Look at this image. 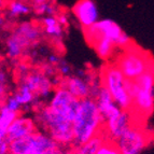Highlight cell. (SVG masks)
Masks as SVG:
<instances>
[{
	"mask_svg": "<svg viewBox=\"0 0 154 154\" xmlns=\"http://www.w3.org/2000/svg\"><path fill=\"white\" fill-rule=\"evenodd\" d=\"M29 72H30V70H29L28 66L26 64H24V63H21V64L17 66V75H20V80L25 78Z\"/></svg>",
	"mask_w": 154,
	"mask_h": 154,
	"instance_id": "27",
	"label": "cell"
},
{
	"mask_svg": "<svg viewBox=\"0 0 154 154\" xmlns=\"http://www.w3.org/2000/svg\"><path fill=\"white\" fill-rule=\"evenodd\" d=\"M5 106L10 111H13V112H16V113H20L22 110L21 105L16 101V99L13 97V95H10L8 98H7V100H5Z\"/></svg>",
	"mask_w": 154,
	"mask_h": 154,
	"instance_id": "24",
	"label": "cell"
},
{
	"mask_svg": "<svg viewBox=\"0 0 154 154\" xmlns=\"http://www.w3.org/2000/svg\"><path fill=\"white\" fill-rule=\"evenodd\" d=\"M134 124L131 111L120 109L103 122V134L107 139L116 141Z\"/></svg>",
	"mask_w": 154,
	"mask_h": 154,
	"instance_id": "10",
	"label": "cell"
},
{
	"mask_svg": "<svg viewBox=\"0 0 154 154\" xmlns=\"http://www.w3.org/2000/svg\"><path fill=\"white\" fill-rule=\"evenodd\" d=\"M100 82L112 96L114 103L121 109L131 110L133 99L129 93V83L116 64L106 65L100 72Z\"/></svg>",
	"mask_w": 154,
	"mask_h": 154,
	"instance_id": "5",
	"label": "cell"
},
{
	"mask_svg": "<svg viewBox=\"0 0 154 154\" xmlns=\"http://www.w3.org/2000/svg\"><path fill=\"white\" fill-rule=\"evenodd\" d=\"M153 135L141 126L134 123L116 141L122 154H141L153 141Z\"/></svg>",
	"mask_w": 154,
	"mask_h": 154,
	"instance_id": "8",
	"label": "cell"
},
{
	"mask_svg": "<svg viewBox=\"0 0 154 154\" xmlns=\"http://www.w3.org/2000/svg\"><path fill=\"white\" fill-rule=\"evenodd\" d=\"M7 8V17L11 20L28 15L31 11L30 5L22 0H11L5 5Z\"/></svg>",
	"mask_w": 154,
	"mask_h": 154,
	"instance_id": "17",
	"label": "cell"
},
{
	"mask_svg": "<svg viewBox=\"0 0 154 154\" xmlns=\"http://www.w3.org/2000/svg\"><path fill=\"white\" fill-rule=\"evenodd\" d=\"M63 148H57V149H53V150H49V151H45V152H42V153H39V154H59L60 150Z\"/></svg>",
	"mask_w": 154,
	"mask_h": 154,
	"instance_id": "31",
	"label": "cell"
},
{
	"mask_svg": "<svg viewBox=\"0 0 154 154\" xmlns=\"http://www.w3.org/2000/svg\"><path fill=\"white\" fill-rule=\"evenodd\" d=\"M103 122L95 99L86 98L80 100L79 108L73 119V146L85 143L103 134Z\"/></svg>",
	"mask_w": 154,
	"mask_h": 154,
	"instance_id": "1",
	"label": "cell"
},
{
	"mask_svg": "<svg viewBox=\"0 0 154 154\" xmlns=\"http://www.w3.org/2000/svg\"><path fill=\"white\" fill-rule=\"evenodd\" d=\"M12 95L16 99V101L21 105L22 109H28L30 106H33L35 103H39L38 97L27 86L21 84V83Z\"/></svg>",
	"mask_w": 154,
	"mask_h": 154,
	"instance_id": "16",
	"label": "cell"
},
{
	"mask_svg": "<svg viewBox=\"0 0 154 154\" xmlns=\"http://www.w3.org/2000/svg\"><path fill=\"white\" fill-rule=\"evenodd\" d=\"M41 27L45 35L56 45H60L64 37V27L57 21L56 16H43L41 18Z\"/></svg>",
	"mask_w": 154,
	"mask_h": 154,
	"instance_id": "15",
	"label": "cell"
},
{
	"mask_svg": "<svg viewBox=\"0 0 154 154\" xmlns=\"http://www.w3.org/2000/svg\"><path fill=\"white\" fill-rule=\"evenodd\" d=\"M8 93H9V85L0 83V107L5 105V100L9 97Z\"/></svg>",
	"mask_w": 154,
	"mask_h": 154,
	"instance_id": "25",
	"label": "cell"
},
{
	"mask_svg": "<svg viewBox=\"0 0 154 154\" xmlns=\"http://www.w3.org/2000/svg\"><path fill=\"white\" fill-rule=\"evenodd\" d=\"M5 5H7V3H5V0H0V9H2Z\"/></svg>",
	"mask_w": 154,
	"mask_h": 154,
	"instance_id": "34",
	"label": "cell"
},
{
	"mask_svg": "<svg viewBox=\"0 0 154 154\" xmlns=\"http://www.w3.org/2000/svg\"><path fill=\"white\" fill-rule=\"evenodd\" d=\"M56 17H57L58 23L60 24L63 27L68 26V24H69V20H68V16H67L66 14H64V13H58V14L56 15Z\"/></svg>",
	"mask_w": 154,
	"mask_h": 154,
	"instance_id": "28",
	"label": "cell"
},
{
	"mask_svg": "<svg viewBox=\"0 0 154 154\" xmlns=\"http://www.w3.org/2000/svg\"><path fill=\"white\" fill-rule=\"evenodd\" d=\"M57 69V73L58 75H60V79H67L69 78L70 75H72V68L68 63L65 60V59H62L59 64L56 66Z\"/></svg>",
	"mask_w": 154,
	"mask_h": 154,
	"instance_id": "23",
	"label": "cell"
},
{
	"mask_svg": "<svg viewBox=\"0 0 154 154\" xmlns=\"http://www.w3.org/2000/svg\"><path fill=\"white\" fill-rule=\"evenodd\" d=\"M36 123L59 146H73V120L54 111L48 105L40 106L36 113Z\"/></svg>",
	"mask_w": 154,
	"mask_h": 154,
	"instance_id": "2",
	"label": "cell"
},
{
	"mask_svg": "<svg viewBox=\"0 0 154 154\" xmlns=\"http://www.w3.org/2000/svg\"><path fill=\"white\" fill-rule=\"evenodd\" d=\"M0 83L9 85V75L5 69H0Z\"/></svg>",
	"mask_w": 154,
	"mask_h": 154,
	"instance_id": "29",
	"label": "cell"
},
{
	"mask_svg": "<svg viewBox=\"0 0 154 154\" xmlns=\"http://www.w3.org/2000/svg\"><path fill=\"white\" fill-rule=\"evenodd\" d=\"M71 11L83 29L88 28L99 21V11L94 0H78Z\"/></svg>",
	"mask_w": 154,
	"mask_h": 154,
	"instance_id": "12",
	"label": "cell"
},
{
	"mask_svg": "<svg viewBox=\"0 0 154 154\" xmlns=\"http://www.w3.org/2000/svg\"><path fill=\"white\" fill-rule=\"evenodd\" d=\"M96 154H122V153L119 150L116 141L106 138L105 141L103 142V144L99 146V149H98Z\"/></svg>",
	"mask_w": 154,
	"mask_h": 154,
	"instance_id": "22",
	"label": "cell"
},
{
	"mask_svg": "<svg viewBox=\"0 0 154 154\" xmlns=\"http://www.w3.org/2000/svg\"><path fill=\"white\" fill-rule=\"evenodd\" d=\"M37 131V123L29 116H18L17 119L13 122L7 131L8 141H13L16 139L24 138Z\"/></svg>",
	"mask_w": 154,
	"mask_h": 154,
	"instance_id": "13",
	"label": "cell"
},
{
	"mask_svg": "<svg viewBox=\"0 0 154 154\" xmlns=\"http://www.w3.org/2000/svg\"><path fill=\"white\" fill-rule=\"evenodd\" d=\"M133 106L131 112L146 118L154 110V67L129 83Z\"/></svg>",
	"mask_w": 154,
	"mask_h": 154,
	"instance_id": "4",
	"label": "cell"
},
{
	"mask_svg": "<svg viewBox=\"0 0 154 154\" xmlns=\"http://www.w3.org/2000/svg\"><path fill=\"white\" fill-rule=\"evenodd\" d=\"M62 148L43 131H35L24 138L9 142V154H39Z\"/></svg>",
	"mask_w": 154,
	"mask_h": 154,
	"instance_id": "7",
	"label": "cell"
},
{
	"mask_svg": "<svg viewBox=\"0 0 154 154\" xmlns=\"http://www.w3.org/2000/svg\"><path fill=\"white\" fill-rule=\"evenodd\" d=\"M64 88H66L73 97L79 100L91 98V85L90 83L83 78L78 75H70L67 79H63L62 84Z\"/></svg>",
	"mask_w": 154,
	"mask_h": 154,
	"instance_id": "14",
	"label": "cell"
},
{
	"mask_svg": "<svg viewBox=\"0 0 154 154\" xmlns=\"http://www.w3.org/2000/svg\"><path fill=\"white\" fill-rule=\"evenodd\" d=\"M123 32V29L118 23L109 18H105V20H99L96 24L84 29V37L91 45H93L101 38L110 39L116 45L119 38L122 36Z\"/></svg>",
	"mask_w": 154,
	"mask_h": 154,
	"instance_id": "9",
	"label": "cell"
},
{
	"mask_svg": "<svg viewBox=\"0 0 154 154\" xmlns=\"http://www.w3.org/2000/svg\"><path fill=\"white\" fill-rule=\"evenodd\" d=\"M43 36L41 25L33 22H22L5 40L7 55L10 59H18L26 51L40 43Z\"/></svg>",
	"mask_w": 154,
	"mask_h": 154,
	"instance_id": "3",
	"label": "cell"
},
{
	"mask_svg": "<svg viewBox=\"0 0 154 154\" xmlns=\"http://www.w3.org/2000/svg\"><path fill=\"white\" fill-rule=\"evenodd\" d=\"M20 83L31 91L35 95L42 99L51 97L53 93V83L49 77H46L43 72L40 70H33L30 71L28 75L22 80H20Z\"/></svg>",
	"mask_w": 154,
	"mask_h": 154,
	"instance_id": "11",
	"label": "cell"
},
{
	"mask_svg": "<svg viewBox=\"0 0 154 154\" xmlns=\"http://www.w3.org/2000/svg\"><path fill=\"white\" fill-rule=\"evenodd\" d=\"M5 16L0 13V28H1V27H3V26H5Z\"/></svg>",
	"mask_w": 154,
	"mask_h": 154,
	"instance_id": "33",
	"label": "cell"
},
{
	"mask_svg": "<svg viewBox=\"0 0 154 154\" xmlns=\"http://www.w3.org/2000/svg\"><path fill=\"white\" fill-rule=\"evenodd\" d=\"M105 139L106 137L103 134L97 135L85 143L73 146V152H75V154H96L99 146L105 141Z\"/></svg>",
	"mask_w": 154,
	"mask_h": 154,
	"instance_id": "19",
	"label": "cell"
},
{
	"mask_svg": "<svg viewBox=\"0 0 154 154\" xmlns=\"http://www.w3.org/2000/svg\"><path fill=\"white\" fill-rule=\"evenodd\" d=\"M20 113L10 111L5 105L0 107V131L5 133L8 131L9 127L12 125V123L15 121Z\"/></svg>",
	"mask_w": 154,
	"mask_h": 154,
	"instance_id": "20",
	"label": "cell"
},
{
	"mask_svg": "<svg viewBox=\"0 0 154 154\" xmlns=\"http://www.w3.org/2000/svg\"><path fill=\"white\" fill-rule=\"evenodd\" d=\"M60 60H62V58H60V56H59L58 54H56V53H51V54H49L48 57H46V63L54 67H56L57 65L59 64Z\"/></svg>",
	"mask_w": 154,
	"mask_h": 154,
	"instance_id": "26",
	"label": "cell"
},
{
	"mask_svg": "<svg viewBox=\"0 0 154 154\" xmlns=\"http://www.w3.org/2000/svg\"><path fill=\"white\" fill-rule=\"evenodd\" d=\"M114 64L129 81H135L154 67V59L135 43L122 50Z\"/></svg>",
	"mask_w": 154,
	"mask_h": 154,
	"instance_id": "6",
	"label": "cell"
},
{
	"mask_svg": "<svg viewBox=\"0 0 154 154\" xmlns=\"http://www.w3.org/2000/svg\"><path fill=\"white\" fill-rule=\"evenodd\" d=\"M93 49L95 50L96 54L103 60H108L113 56L116 49H118L116 43L108 38H101L93 44Z\"/></svg>",
	"mask_w": 154,
	"mask_h": 154,
	"instance_id": "18",
	"label": "cell"
},
{
	"mask_svg": "<svg viewBox=\"0 0 154 154\" xmlns=\"http://www.w3.org/2000/svg\"><path fill=\"white\" fill-rule=\"evenodd\" d=\"M59 154H75V152H73V148H63Z\"/></svg>",
	"mask_w": 154,
	"mask_h": 154,
	"instance_id": "30",
	"label": "cell"
},
{
	"mask_svg": "<svg viewBox=\"0 0 154 154\" xmlns=\"http://www.w3.org/2000/svg\"><path fill=\"white\" fill-rule=\"evenodd\" d=\"M49 0H31V2L33 3V5H42L44 2H48Z\"/></svg>",
	"mask_w": 154,
	"mask_h": 154,
	"instance_id": "32",
	"label": "cell"
},
{
	"mask_svg": "<svg viewBox=\"0 0 154 154\" xmlns=\"http://www.w3.org/2000/svg\"><path fill=\"white\" fill-rule=\"evenodd\" d=\"M33 10L36 12V14L40 16H56L58 14V9L56 5H54L52 2L48 1L42 5H33Z\"/></svg>",
	"mask_w": 154,
	"mask_h": 154,
	"instance_id": "21",
	"label": "cell"
}]
</instances>
